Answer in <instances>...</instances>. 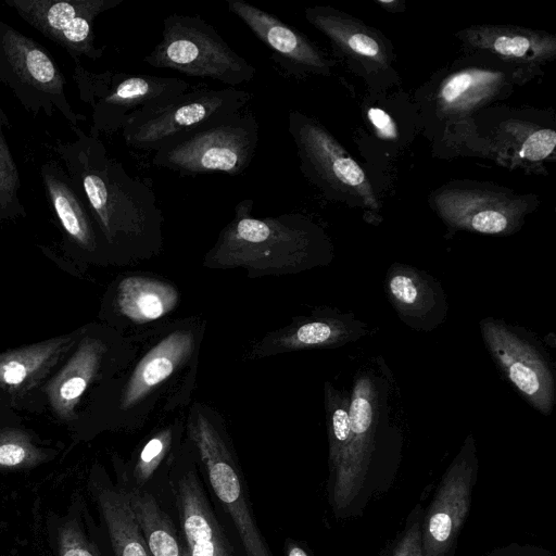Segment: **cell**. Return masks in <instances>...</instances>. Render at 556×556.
<instances>
[{"label":"cell","instance_id":"4","mask_svg":"<svg viewBox=\"0 0 556 556\" xmlns=\"http://www.w3.org/2000/svg\"><path fill=\"white\" fill-rule=\"evenodd\" d=\"M143 60L154 68L217 80L231 88L251 81L256 75V68L199 15H167L161 40Z\"/></svg>","mask_w":556,"mask_h":556},{"label":"cell","instance_id":"29","mask_svg":"<svg viewBox=\"0 0 556 556\" xmlns=\"http://www.w3.org/2000/svg\"><path fill=\"white\" fill-rule=\"evenodd\" d=\"M556 146V132L541 129L530 135L521 148V156L530 161H540L548 156Z\"/></svg>","mask_w":556,"mask_h":556},{"label":"cell","instance_id":"11","mask_svg":"<svg viewBox=\"0 0 556 556\" xmlns=\"http://www.w3.org/2000/svg\"><path fill=\"white\" fill-rule=\"evenodd\" d=\"M189 434L215 495L235 523L247 556H270L252 516L231 454L218 431L205 415L197 410L189 421Z\"/></svg>","mask_w":556,"mask_h":556},{"label":"cell","instance_id":"24","mask_svg":"<svg viewBox=\"0 0 556 556\" xmlns=\"http://www.w3.org/2000/svg\"><path fill=\"white\" fill-rule=\"evenodd\" d=\"M131 504L151 556H188L176 529L155 498L140 491H129Z\"/></svg>","mask_w":556,"mask_h":556},{"label":"cell","instance_id":"22","mask_svg":"<svg viewBox=\"0 0 556 556\" xmlns=\"http://www.w3.org/2000/svg\"><path fill=\"white\" fill-rule=\"evenodd\" d=\"M45 526L48 547L45 556H103L79 495L73 497L63 514H49Z\"/></svg>","mask_w":556,"mask_h":556},{"label":"cell","instance_id":"33","mask_svg":"<svg viewBox=\"0 0 556 556\" xmlns=\"http://www.w3.org/2000/svg\"><path fill=\"white\" fill-rule=\"evenodd\" d=\"M493 47L501 54L520 58L530 48V41L523 36H500L493 42Z\"/></svg>","mask_w":556,"mask_h":556},{"label":"cell","instance_id":"1","mask_svg":"<svg viewBox=\"0 0 556 556\" xmlns=\"http://www.w3.org/2000/svg\"><path fill=\"white\" fill-rule=\"evenodd\" d=\"M72 141L52 150L84 195L105 249L147 258L163 245V212L152 188L111 157L99 137L70 126Z\"/></svg>","mask_w":556,"mask_h":556},{"label":"cell","instance_id":"10","mask_svg":"<svg viewBox=\"0 0 556 556\" xmlns=\"http://www.w3.org/2000/svg\"><path fill=\"white\" fill-rule=\"evenodd\" d=\"M124 0H5L18 16L62 47L74 63L85 56L99 60L105 47H97L94 21Z\"/></svg>","mask_w":556,"mask_h":556},{"label":"cell","instance_id":"18","mask_svg":"<svg viewBox=\"0 0 556 556\" xmlns=\"http://www.w3.org/2000/svg\"><path fill=\"white\" fill-rule=\"evenodd\" d=\"M194 333L176 330L157 342L137 364L125 386L121 408L130 409L166 381L192 354Z\"/></svg>","mask_w":556,"mask_h":556},{"label":"cell","instance_id":"34","mask_svg":"<svg viewBox=\"0 0 556 556\" xmlns=\"http://www.w3.org/2000/svg\"><path fill=\"white\" fill-rule=\"evenodd\" d=\"M346 43L353 51L362 55L375 56L379 52L377 41L365 34L351 35L348 38Z\"/></svg>","mask_w":556,"mask_h":556},{"label":"cell","instance_id":"35","mask_svg":"<svg viewBox=\"0 0 556 556\" xmlns=\"http://www.w3.org/2000/svg\"><path fill=\"white\" fill-rule=\"evenodd\" d=\"M368 117L382 137L394 138L396 136L395 126L391 117L384 111L371 108L368 111Z\"/></svg>","mask_w":556,"mask_h":556},{"label":"cell","instance_id":"21","mask_svg":"<svg viewBox=\"0 0 556 556\" xmlns=\"http://www.w3.org/2000/svg\"><path fill=\"white\" fill-rule=\"evenodd\" d=\"M73 334L60 336L0 354V389L21 393L36 386L72 346Z\"/></svg>","mask_w":556,"mask_h":556},{"label":"cell","instance_id":"20","mask_svg":"<svg viewBox=\"0 0 556 556\" xmlns=\"http://www.w3.org/2000/svg\"><path fill=\"white\" fill-rule=\"evenodd\" d=\"M368 333V325L352 314L329 312L290 326L267 341L263 352H286L312 348H338Z\"/></svg>","mask_w":556,"mask_h":556},{"label":"cell","instance_id":"19","mask_svg":"<svg viewBox=\"0 0 556 556\" xmlns=\"http://www.w3.org/2000/svg\"><path fill=\"white\" fill-rule=\"evenodd\" d=\"M106 352L108 346L101 339L84 337L66 364L47 382L46 395L61 420L76 418L75 409L96 379Z\"/></svg>","mask_w":556,"mask_h":556},{"label":"cell","instance_id":"27","mask_svg":"<svg viewBox=\"0 0 556 556\" xmlns=\"http://www.w3.org/2000/svg\"><path fill=\"white\" fill-rule=\"evenodd\" d=\"M350 393L325 383V407L329 438V466L334 464L351 437Z\"/></svg>","mask_w":556,"mask_h":556},{"label":"cell","instance_id":"15","mask_svg":"<svg viewBox=\"0 0 556 556\" xmlns=\"http://www.w3.org/2000/svg\"><path fill=\"white\" fill-rule=\"evenodd\" d=\"M40 177L51 211L68 242L93 254L102 241L88 204L64 167L56 161L40 166Z\"/></svg>","mask_w":556,"mask_h":556},{"label":"cell","instance_id":"9","mask_svg":"<svg viewBox=\"0 0 556 556\" xmlns=\"http://www.w3.org/2000/svg\"><path fill=\"white\" fill-rule=\"evenodd\" d=\"M479 326L485 348L506 379L534 409L549 416L556 387L545 351L525 329L502 319L486 317Z\"/></svg>","mask_w":556,"mask_h":556},{"label":"cell","instance_id":"16","mask_svg":"<svg viewBox=\"0 0 556 556\" xmlns=\"http://www.w3.org/2000/svg\"><path fill=\"white\" fill-rule=\"evenodd\" d=\"M176 504L188 556H233L194 472H186L177 481Z\"/></svg>","mask_w":556,"mask_h":556},{"label":"cell","instance_id":"3","mask_svg":"<svg viewBox=\"0 0 556 556\" xmlns=\"http://www.w3.org/2000/svg\"><path fill=\"white\" fill-rule=\"evenodd\" d=\"M392 372L380 356L361 368L350 392V441L330 466L332 505L345 509L359 493L380 447L399 439L393 421Z\"/></svg>","mask_w":556,"mask_h":556},{"label":"cell","instance_id":"28","mask_svg":"<svg viewBox=\"0 0 556 556\" xmlns=\"http://www.w3.org/2000/svg\"><path fill=\"white\" fill-rule=\"evenodd\" d=\"M170 443V429L159 432L146 443L134 469V478L137 484L142 485L151 479L168 452Z\"/></svg>","mask_w":556,"mask_h":556},{"label":"cell","instance_id":"23","mask_svg":"<svg viewBox=\"0 0 556 556\" xmlns=\"http://www.w3.org/2000/svg\"><path fill=\"white\" fill-rule=\"evenodd\" d=\"M178 292L168 282L144 276H128L117 287L121 314L136 324L155 320L178 303Z\"/></svg>","mask_w":556,"mask_h":556},{"label":"cell","instance_id":"25","mask_svg":"<svg viewBox=\"0 0 556 556\" xmlns=\"http://www.w3.org/2000/svg\"><path fill=\"white\" fill-rule=\"evenodd\" d=\"M53 458V454L34 442L31 435L20 428L0 429V472L35 469Z\"/></svg>","mask_w":556,"mask_h":556},{"label":"cell","instance_id":"32","mask_svg":"<svg viewBox=\"0 0 556 556\" xmlns=\"http://www.w3.org/2000/svg\"><path fill=\"white\" fill-rule=\"evenodd\" d=\"M393 556H424L421 530L418 522L406 531Z\"/></svg>","mask_w":556,"mask_h":556},{"label":"cell","instance_id":"14","mask_svg":"<svg viewBox=\"0 0 556 556\" xmlns=\"http://www.w3.org/2000/svg\"><path fill=\"white\" fill-rule=\"evenodd\" d=\"M386 293L399 318L409 328L431 331L447 315L441 283L428 273L405 264H393L384 279Z\"/></svg>","mask_w":556,"mask_h":556},{"label":"cell","instance_id":"2","mask_svg":"<svg viewBox=\"0 0 556 556\" xmlns=\"http://www.w3.org/2000/svg\"><path fill=\"white\" fill-rule=\"evenodd\" d=\"M254 201L243 199L233 218L222 229L206 253L210 268H244L249 274H295L323 265L331 257L323 235L299 214L255 217Z\"/></svg>","mask_w":556,"mask_h":556},{"label":"cell","instance_id":"12","mask_svg":"<svg viewBox=\"0 0 556 556\" xmlns=\"http://www.w3.org/2000/svg\"><path fill=\"white\" fill-rule=\"evenodd\" d=\"M475 444L468 437L446 470L421 530L424 556H445L470 508L476 473Z\"/></svg>","mask_w":556,"mask_h":556},{"label":"cell","instance_id":"7","mask_svg":"<svg viewBox=\"0 0 556 556\" xmlns=\"http://www.w3.org/2000/svg\"><path fill=\"white\" fill-rule=\"evenodd\" d=\"M0 81L12 90L33 116L59 111L70 126L86 116L76 113L65 93V77L49 52L36 40L0 21Z\"/></svg>","mask_w":556,"mask_h":556},{"label":"cell","instance_id":"17","mask_svg":"<svg viewBox=\"0 0 556 556\" xmlns=\"http://www.w3.org/2000/svg\"><path fill=\"white\" fill-rule=\"evenodd\" d=\"M113 556H151L131 504L130 492L92 472L88 481Z\"/></svg>","mask_w":556,"mask_h":556},{"label":"cell","instance_id":"31","mask_svg":"<svg viewBox=\"0 0 556 556\" xmlns=\"http://www.w3.org/2000/svg\"><path fill=\"white\" fill-rule=\"evenodd\" d=\"M508 226V220L498 211L485 210L476 213L470 219V227L481 233H500Z\"/></svg>","mask_w":556,"mask_h":556},{"label":"cell","instance_id":"30","mask_svg":"<svg viewBox=\"0 0 556 556\" xmlns=\"http://www.w3.org/2000/svg\"><path fill=\"white\" fill-rule=\"evenodd\" d=\"M488 79L486 74L462 72L451 77L441 90V97L445 102H455L465 97L479 81Z\"/></svg>","mask_w":556,"mask_h":556},{"label":"cell","instance_id":"36","mask_svg":"<svg viewBox=\"0 0 556 556\" xmlns=\"http://www.w3.org/2000/svg\"><path fill=\"white\" fill-rule=\"evenodd\" d=\"M287 556H308V555L302 547L292 544L288 547Z\"/></svg>","mask_w":556,"mask_h":556},{"label":"cell","instance_id":"8","mask_svg":"<svg viewBox=\"0 0 556 556\" xmlns=\"http://www.w3.org/2000/svg\"><path fill=\"white\" fill-rule=\"evenodd\" d=\"M73 78L79 99L91 109L90 135L122 130L136 110L163 105L190 90L178 77L104 71L96 73L75 64Z\"/></svg>","mask_w":556,"mask_h":556},{"label":"cell","instance_id":"13","mask_svg":"<svg viewBox=\"0 0 556 556\" xmlns=\"http://www.w3.org/2000/svg\"><path fill=\"white\" fill-rule=\"evenodd\" d=\"M226 4L268 48L271 60L285 75L301 77L306 73L324 71L325 61L302 33L245 0H226Z\"/></svg>","mask_w":556,"mask_h":556},{"label":"cell","instance_id":"26","mask_svg":"<svg viewBox=\"0 0 556 556\" xmlns=\"http://www.w3.org/2000/svg\"><path fill=\"white\" fill-rule=\"evenodd\" d=\"M8 124V117L0 109V224L26 216L18 195L21 189L18 168L4 136V127Z\"/></svg>","mask_w":556,"mask_h":556},{"label":"cell","instance_id":"6","mask_svg":"<svg viewBox=\"0 0 556 556\" xmlns=\"http://www.w3.org/2000/svg\"><path fill=\"white\" fill-rule=\"evenodd\" d=\"M252 98V92L231 87L189 90L163 105L134 111L127 116L122 135L128 146L155 152L189 132L243 111Z\"/></svg>","mask_w":556,"mask_h":556},{"label":"cell","instance_id":"5","mask_svg":"<svg viewBox=\"0 0 556 556\" xmlns=\"http://www.w3.org/2000/svg\"><path fill=\"white\" fill-rule=\"evenodd\" d=\"M258 132L255 114L240 111L159 149L152 164L185 176L216 172L238 176L254 157Z\"/></svg>","mask_w":556,"mask_h":556}]
</instances>
